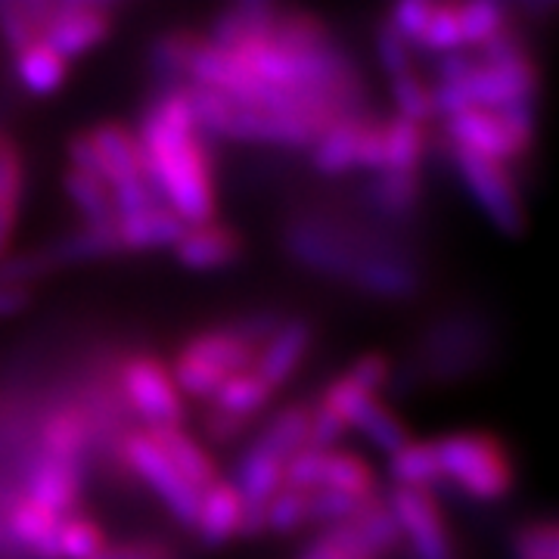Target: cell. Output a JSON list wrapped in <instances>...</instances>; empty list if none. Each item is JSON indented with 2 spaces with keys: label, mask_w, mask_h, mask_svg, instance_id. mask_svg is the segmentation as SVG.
<instances>
[{
  "label": "cell",
  "mask_w": 559,
  "mask_h": 559,
  "mask_svg": "<svg viewBox=\"0 0 559 559\" xmlns=\"http://www.w3.org/2000/svg\"><path fill=\"white\" fill-rule=\"evenodd\" d=\"M143 171L156 197L187 227L215 221V178L183 87H171L143 109L138 124Z\"/></svg>",
  "instance_id": "cell-1"
},
{
  "label": "cell",
  "mask_w": 559,
  "mask_h": 559,
  "mask_svg": "<svg viewBox=\"0 0 559 559\" xmlns=\"http://www.w3.org/2000/svg\"><path fill=\"white\" fill-rule=\"evenodd\" d=\"M286 246L308 267L333 274V277L355 280L358 286L389 296V299H407L419 286V274L399 255L385 252H358V242L342 237L340 230L320 227V224H296L286 234Z\"/></svg>",
  "instance_id": "cell-2"
},
{
  "label": "cell",
  "mask_w": 559,
  "mask_h": 559,
  "mask_svg": "<svg viewBox=\"0 0 559 559\" xmlns=\"http://www.w3.org/2000/svg\"><path fill=\"white\" fill-rule=\"evenodd\" d=\"M441 479L454 481L466 498L500 500L513 488V463L507 448L488 432H454L432 441Z\"/></svg>",
  "instance_id": "cell-3"
},
{
  "label": "cell",
  "mask_w": 559,
  "mask_h": 559,
  "mask_svg": "<svg viewBox=\"0 0 559 559\" xmlns=\"http://www.w3.org/2000/svg\"><path fill=\"white\" fill-rule=\"evenodd\" d=\"M448 156L457 168L463 187L469 190V197L479 202V209L488 215V221L510 234V237H520L522 227H525V212H522L520 193H516V183L510 178L507 165H498L491 159H481L469 150H460L454 143H448Z\"/></svg>",
  "instance_id": "cell-4"
},
{
  "label": "cell",
  "mask_w": 559,
  "mask_h": 559,
  "mask_svg": "<svg viewBox=\"0 0 559 559\" xmlns=\"http://www.w3.org/2000/svg\"><path fill=\"white\" fill-rule=\"evenodd\" d=\"M119 460L138 473L140 479L146 481L162 503L168 507V513L180 522V525H197V513H200V495L180 479L178 469L171 466V460L159 451V444L150 439L146 432H124L119 441Z\"/></svg>",
  "instance_id": "cell-5"
},
{
  "label": "cell",
  "mask_w": 559,
  "mask_h": 559,
  "mask_svg": "<svg viewBox=\"0 0 559 559\" xmlns=\"http://www.w3.org/2000/svg\"><path fill=\"white\" fill-rule=\"evenodd\" d=\"M121 395L134 407V414L143 417L150 429L162 426H175L180 429L183 407H180L178 389L168 377V370L162 367V360L153 355H131L121 360L119 367Z\"/></svg>",
  "instance_id": "cell-6"
},
{
  "label": "cell",
  "mask_w": 559,
  "mask_h": 559,
  "mask_svg": "<svg viewBox=\"0 0 559 559\" xmlns=\"http://www.w3.org/2000/svg\"><path fill=\"white\" fill-rule=\"evenodd\" d=\"M318 404L330 407V411L345 423V429L355 426L358 432H364V436L373 441L380 451H385L389 457L411 441L404 423H401L385 404H380L377 395L360 392L358 385H352L345 377L330 382V385L323 389V395H320Z\"/></svg>",
  "instance_id": "cell-7"
},
{
  "label": "cell",
  "mask_w": 559,
  "mask_h": 559,
  "mask_svg": "<svg viewBox=\"0 0 559 559\" xmlns=\"http://www.w3.org/2000/svg\"><path fill=\"white\" fill-rule=\"evenodd\" d=\"M109 32H112V7L109 3L66 0V3H53V13L47 20L40 40L60 60H72V57H81L103 44L109 38Z\"/></svg>",
  "instance_id": "cell-8"
},
{
  "label": "cell",
  "mask_w": 559,
  "mask_h": 559,
  "mask_svg": "<svg viewBox=\"0 0 559 559\" xmlns=\"http://www.w3.org/2000/svg\"><path fill=\"white\" fill-rule=\"evenodd\" d=\"M389 510L399 522L401 535H407L414 547V559H457L448 525L432 491L395 488L389 498Z\"/></svg>",
  "instance_id": "cell-9"
},
{
  "label": "cell",
  "mask_w": 559,
  "mask_h": 559,
  "mask_svg": "<svg viewBox=\"0 0 559 559\" xmlns=\"http://www.w3.org/2000/svg\"><path fill=\"white\" fill-rule=\"evenodd\" d=\"M444 134H448V143H454L460 150H469L481 159L498 162L507 168H510V162L528 156L513 140L510 128L503 124L498 112H485V109L457 112V116L444 119Z\"/></svg>",
  "instance_id": "cell-10"
},
{
  "label": "cell",
  "mask_w": 559,
  "mask_h": 559,
  "mask_svg": "<svg viewBox=\"0 0 559 559\" xmlns=\"http://www.w3.org/2000/svg\"><path fill=\"white\" fill-rule=\"evenodd\" d=\"M81 488H84V463L53 460L38 454L25 476V500L38 503L40 510L53 516H72L79 507Z\"/></svg>",
  "instance_id": "cell-11"
},
{
  "label": "cell",
  "mask_w": 559,
  "mask_h": 559,
  "mask_svg": "<svg viewBox=\"0 0 559 559\" xmlns=\"http://www.w3.org/2000/svg\"><path fill=\"white\" fill-rule=\"evenodd\" d=\"M97 439L91 411L81 404H62L50 411L38 429V444L44 457L69 460V463H84L87 451Z\"/></svg>",
  "instance_id": "cell-12"
},
{
  "label": "cell",
  "mask_w": 559,
  "mask_h": 559,
  "mask_svg": "<svg viewBox=\"0 0 559 559\" xmlns=\"http://www.w3.org/2000/svg\"><path fill=\"white\" fill-rule=\"evenodd\" d=\"M314 340V330L308 320H283L277 333L264 342L259 348V360H255V377H259L271 392L286 385L293 380V373L299 370V364L308 355Z\"/></svg>",
  "instance_id": "cell-13"
},
{
  "label": "cell",
  "mask_w": 559,
  "mask_h": 559,
  "mask_svg": "<svg viewBox=\"0 0 559 559\" xmlns=\"http://www.w3.org/2000/svg\"><path fill=\"white\" fill-rule=\"evenodd\" d=\"M175 252H178L180 264L190 271H218V267H227L240 259L242 240L240 234L230 230L227 224L209 221L200 227H187Z\"/></svg>",
  "instance_id": "cell-14"
},
{
  "label": "cell",
  "mask_w": 559,
  "mask_h": 559,
  "mask_svg": "<svg viewBox=\"0 0 559 559\" xmlns=\"http://www.w3.org/2000/svg\"><path fill=\"white\" fill-rule=\"evenodd\" d=\"M183 234H187V224L165 205H153V209L116 218V237L121 249L128 252L168 249V246H178Z\"/></svg>",
  "instance_id": "cell-15"
},
{
  "label": "cell",
  "mask_w": 559,
  "mask_h": 559,
  "mask_svg": "<svg viewBox=\"0 0 559 559\" xmlns=\"http://www.w3.org/2000/svg\"><path fill=\"white\" fill-rule=\"evenodd\" d=\"M180 355H190V358L202 360L209 367L221 370L224 377H234V373H246L255 367L259 360V345L246 342L230 326H221V330H205L197 333L193 340L180 348Z\"/></svg>",
  "instance_id": "cell-16"
},
{
  "label": "cell",
  "mask_w": 559,
  "mask_h": 559,
  "mask_svg": "<svg viewBox=\"0 0 559 559\" xmlns=\"http://www.w3.org/2000/svg\"><path fill=\"white\" fill-rule=\"evenodd\" d=\"M60 516L40 510L38 503L20 498L7 513V528L13 544L25 547L38 559H60Z\"/></svg>",
  "instance_id": "cell-17"
},
{
  "label": "cell",
  "mask_w": 559,
  "mask_h": 559,
  "mask_svg": "<svg viewBox=\"0 0 559 559\" xmlns=\"http://www.w3.org/2000/svg\"><path fill=\"white\" fill-rule=\"evenodd\" d=\"M146 436L159 444L162 454L171 460L180 479L187 481L197 495L218 481V469H215L212 457L187 432H180L175 426H162V429H146Z\"/></svg>",
  "instance_id": "cell-18"
},
{
  "label": "cell",
  "mask_w": 559,
  "mask_h": 559,
  "mask_svg": "<svg viewBox=\"0 0 559 559\" xmlns=\"http://www.w3.org/2000/svg\"><path fill=\"white\" fill-rule=\"evenodd\" d=\"M242 500L230 481H215L200 495V513H197V532L209 547H221L224 540L240 535Z\"/></svg>",
  "instance_id": "cell-19"
},
{
  "label": "cell",
  "mask_w": 559,
  "mask_h": 559,
  "mask_svg": "<svg viewBox=\"0 0 559 559\" xmlns=\"http://www.w3.org/2000/svg\"><path fill=\"white\" fill-rule=\"evenodd\" d=\"M364 121L367 112L360 116H345V119L333 121L318 143L311 146L314 150V168L326 178H340L358 168V140L364 131Z\"/></svg>",
  "instance_id": "cell-20"
},
{
  "label": "cell",
  "mask_w": 559,
  "mask_h": 559,
  "mask_svg": "<svg viewBox=\"0 0 559 559\" xmlns=\"http://www.w3.org/2000/svg\"><path fill=\"white\" fill-rule=\"evenodd\" d=\"M44 252L60 267V264H72V261L109 259V255L121 252V246L116 237V224H81L79 230L50 242Z\"/></svg>",
  "instance_id": "cell-21"
},
{
  "label": "cell",
  "mask_w": 559,
  "mask_h": 559,
  "mask_svg": "<svg viewBox=\"0 0 559 559\" xmlns=\"http://www.w3.org/2000/svg\"><path fill=\"white\" fill-rule=\"evenodd\" d=\"M22 180H25V168H22L20 150L7 131H0V259L7 255V246L16 230Z\"/></svg>",
  "instance_id": "cell-22"
},
{
  "label": "cell",
  "mask_w": 559,
  "mask_h": 559,
  "mask_svg": "<svg viewBox=\"0 0 559 559\" xmlns=\"http://www.w3.org/2000/svg\"><path fill=\"white\" fill-rule=\"evenodd\" d=\"M308 429H311V404L308 401L289 404L286 411H280L277 417L261 429L255 448L286 463L296 451L308 444Z\"/></svg>",
  "instance_id": "cell-23"
},
{
  "label": "cell",
  "mask_w": 559,
  "mask_h": 559,
  "mask_svg": "<svg viewBox=\"0 0 559 559\" xmlns=\"http://www.w3.org/2000/svg\"><path fill=\"white\" fill-rule=\"evenodd\" d=\"M320 488H330V491H340V495L358 500H370L380 495L373 469L367 466V460H360L352 451H326L323 454Z\"/></svg>",
  "instance_id": "cell-24"
},
{
  "label": "cell",
  "mask_w": 559,
  "mask_h": 559,
  "mask_svg": "<svg viewBox=\"0 0 559 559\" xmlns=\"http://www.w3.org/2000/svg\"><path fill=\"white\" fill-rule=\"evenodd\" d=\"M389 476L395 488H411V491H429L432 485H439L441 469L432 441H407L389 457Z\"/></svg>",
  "instance_id": "cell-25"
},
{
  "label": "cell",
  "mask_w": 559,
  "mask_h": 559,
  "mask_svg": "<svg viewBox=\"0 0 559 559\" xmlns=\"http://www.w3.org/2000/svg\"><path fill=\"white\" fill-rule=\"evenodd\" d=\"M426 124L407 121L395 116L385 121V168L382 171H401V175H419V162L426 156Z\"/></svg>",
  "instance_id": "cell-26"
},
{
  "label": "cell",
  "mask_w": 559,
  "mask_h": 559,
  "mask_svg": "<svg viewBox=\"0 0 559 559\" xmlns=\"http://www.w3.org/2000/svg\"><path fill=\"white\" fill-rule=\"evenodd\" d=\"M50 13L53 3H0V38L13 53H22L25 47L44 38Z\"/></svg>",
  "instance_id": "cell-27"
},
{
  "label": "cell",
  "mask_w": 559,
  "mask_h": 559,
  "mask_svg": "<svg viewBox=\"0 0 559 559\" xmlns=\"http://www.w3.org/2000/svg\"><path fill=\"white\" fill-rule=\"evenodd\" d=\"M62 187H66V197L72 200V205L79 209L84 224H116V205L100 178L69 165V171L62 175Z\"/></svg>",
  "instance_id": "cell-28"
},
{
  "label": "cell",
  "mask_w": 559,
  "mask_h": 559,
  "mask_svg": "<svg viewBox=\"0 0 559 559\" xmlns=\"http://www.w3.org/2000/svg\"><path fill=\"white\" fill-rule=\"evenodd\" d=\"M16 75L25 84V91H32L35 97H47L57 94L66 81V60H60L44 40L25 47L16 53Z\"/></svg>",
  "instance_id": "cell-29"
},
{
  "label": "cell",
  "mask_w": 559,
  "mask_h": 559,
  "mask_svg": "<svg viewBox=\"0 0 559 559\" xmlns=\"http://www.w3.org/2000/svg\"><path fill=\"white\" fill-rule=\"evenodd\" d=\"M271 395L274 392L255 377V370H246V373H234L221 382V389L215 392V407L224 414H234V417L252 419L271 401Z\"/></svg>",
  "instance_id": "cell-30"
},
{
  "label": "cell",
  "mask_w": 559,
  "mask_h": 559,
  "mask_svg": "<svg viewBox=\"0 0 559 559\" xmlns=\"http://www.w3.org/2000/svg\"><path fill=\"white\" fill-rule=\"evenodd\" d=\"M367 197L385 218H404L419 202V175L380 171L373 183L367 187Z\"/></svg>",
  "instance_id": "cell-31"
},
{
  "label": "cell",
  "mask_w": 559,
  "mask_h": 559,
  "mask_svg": "<svg viewBox=\"0 0 559 559\" xmlns=\"http://www.w3.org/2000/svg\"><path fill=\"white\" fill-rule=\"evenodd\" d=\"M202 38H197L193 32H165L162 38L153 40V50H150V60L156 75L165 79H187V69L193 53L200 50Z\"/></svg>",
  "instance_id": "cell-32"
},
{
  "label": "cell",
  "mask_w": 559,
  "mask_h": 559,
  "mask_svg": "<svg viewBox=\"0 0 559 559\" xmlns=\"http://www.w3.org/2000/svg\"><path fill=\"white\" fill-rule=\"evenodd\" d=\"M460 35L463 44L481 47L485 40H491L500 28H507V10L495 0H476V3H457Z\"/></svg>",
  "instance_id": "cell-33"
},
{
  "label": "cell",
  "mask_w": 559,
  "mask_h": 559,
  "mask_svg": "<svg viewBox=\"0 0 559 559\" xmlns=\"http://www.w3.org/2000/svg\"><path fill=\"white\" fill-rule=\"evenodd\" d=\"M417 44L426 53H436V57L457 53L460 47H463L457 3H439V7L432 3V16L426 22V28H423Z\"/></svg>",
  "instance_id": "cell-34"
},
{
  "label": "cell",
  "mask_w": 559,
  "mask_h": 559,
  "mask_svg": "<svg viewBox=\"0 0 559 559\" xmlns=\"http://www.w3.org/2000/svg\"><path fill=\"white\" fill-rule=\"evenodd\" d=\"M106 547V535L87 516H66L60 522V559H94Z\"/></svg>",
  "instance_id": "cell-35"
},
{
  "label": "cell",
  "mask_w": 559,
  "mask_h": 559,
  "mask_svg": "<svg viewBox=\"0 0 559 559\" xmlns=\"http://www.w3.org/2000/svg\"><path fill=\"white\" fill-rule=\"evenodd\" d=\"M308 522V491H296V488H280L274 498L264 507V528L277 532V535H289Z\"/></svg>",
  "instance_id": "cell-36"
},
{
  "label": "cell",
  "mask_w": 559,
  "mask_h": 559,
  "mask_svg": "<svg viewBox=\"0 0 559 559\" xmlns=\"http://www.w3.org/2000/svg\"><path fill=\"white\" fill-rule=\"evenodd\" d=\"M392 97H395L401 119L417 121V124H426V121L436 119L432 94H429V87L414 72H407V75L392 81Z\"/></svg>",
  "instance_id": "cell-37"
},
{
  "label": "cell",
  "mask_w": 559,
  "mask_h": 559,
  "mask_svg": "<svg viewBox=\"0 0 559 559\" xmlns=\"http://www.w3.org/2000/svg\"><path fill=\"white\" fill-rule=\"evenodd\" d=\"M224 380L227 377L221 370L190 358V355H178V360H175V385L183 389L187 395H193V399H215V392H218Z\"/></svg>",
  "instance_id": "cell-38"
},
{
  "label": "cell",
  "mask_w": 559,
  "mask_h": 559,
  "mask_svg": "<svg viewBox=\"0 0 559 559\" xmlns=\"http://www.w3.org/2000/svg\"><path fill=\"white\" fill-rule=\"evenodd\" d=\"M516 559H559V532L550 520L528 522L513 535Z\"/></svg>",
  "instance_id": "cell-39"
},
{
  "label": "cell",
  "mask_w": 559,
  "mask_h": 559,
  "mask_svg": "<svg viewBox=\"0 0 559 559\" xmlns=\"http://www.w3.org/2000/svg\"><path fill=\"white\" fill-rule=\"evenodd\" d=\"M367 500L348 498L340 491H330V488H318V491H308V522H323V525H340L358 516V510Z\"/></svg>",
  "instance_id": "cell-40"
},
{
  "label": "cell",
  "mask_w": 559,
  "mask_h": 559,
  "mask_svg": "<svg viewBox=\"0 0 559 559\" xmlns=\"http://www.w3.org/2000/svg\"><path fill=\"white\" fill-rule=\"evenodd\" d=\"M50 271H57V264L50 255L38 249V252H22V255H3L0 259V286L10 289H25V283L47 277Z\"/></svg>",
  "instance_id": "cell-41"
},
{
  "label": "cell",
  "mask_w": 559,
  "mask_h": 559,
  "mask_svg": "<svg viewBox=\"0 0 559 559\" xmlns=\"http://www.w3.org/2000/svg\"><path fill=\"white\" fill-rule=\"evenodd\" d=\"M377 53H380L385 75L392 81L401 79V75H407V72H414V66H411V50H407V44L399 38V32L389 25V20L377 28Z\"/></svg>",
  "instance_id": "cell-42"
},
{
  "label": "cell",
  "mask_w": 559,
  "mask_h": 559,
  "mask_svg": "<svg viewBox=\"0 0 559 559\" xmlns=\"http://www.w3.org/2000/svg\"><path fill=\"white\" fill-rule=\"evenodd\" d=\"M342 377L352 382V385H358L360 392L377 395L382 385L389 382L392 373H389V360L382 358V355H364V358L355 360Z\"/></svg>",
  "instance_id": "cell-43"
},
{
  "label": "cell",
  "mask_w": 559,
  "mask_h": 559,
  "mask_svg": "<svg viewBox=\"0 0 559 559\" xmlns=\"http://www.w3.org/2000/svg\"><path fill=\"white\" fill-rule=\"evenodd\" d=\"M429 16H432V3H426V0H407V3H399L392 10L389 25L399 32V38L404 44H411V40H419Z\"/></svg>",
  "instance_id": "cell-44"
},
{
  "label": "cell",
  "mask_w": 559,
  "mask_h": 559,
  "mask_svg": "<svg viewBox=\"0 0 559 559\" xmlns=\"http://www.w3.org/2000/svg\"><path fill=\"white\" fill-rule=\"evenodd\" d=\"M342 432H345V423H342L330 407L314 404V407H311V429H308V444H305V448L330 451V448H336V441L342 439Z\"/></svg>",
  "instance_id": "cell-45"
},
{
  "label": "cell",
  "mask_w": 559,
  "mask_h": 559,
  "mask_svg": "<svg viewBox=\"0 0 559 559\" xmlns=\"http://www.w3.org/2000/svg\"><path fill=\"white\" fill-rule=\"evenodd\" d=\"M94 559H180L175 547H168L165 540H128L116 547H103Z\"/></svg>",
  "instance_id": "cell-46"
},
{
  "label": "cell",
  "mask_w": 559,
  "mask_h": 559,
  "mask_svg": "<svg viewBox=\"0 0 559 559\" xmlns=\"http://www.w3.org/2000/svg\"><path fill=\"white\" fill-rule=\"evenodd\" d=\"M249 423H252V419L234 417V414H224V411L215 407V411L205 417V436L215 441V444H234V441L240 439L242 432L249 429Z\"/></svg>",
  "instance_id": "cell-47"
},
{
  "label": "cell",
  "mask_w": 559,
  "mask_h": 559,
  "mask_svg": "<svg viewBox=\"0 0 559 559\" xmlns=\"http://www.w3.org/2000/svg\"><path fill=\"white\" fill-rule=\"evenodd\" d=\"M28 301H32V293H28V289H10V286H0V318H13V314H20Z\"/></svg>",
  "instance_id": "cell-48"
},
{
  "label": "cell",
  "mask_w": 559,
  "mask_h": 559,
  "mask_svg": "<svg viewBox=\"0 0 559 559\" xmlns=\"http://www.w3.org/2000/svg\"><path fill=\"white\" fill-rule=\"evenodd\" d=\"M323 540H326V550H330V557L326 559H364V557H352V554H342L340 547L330 540V535H326V532H323Z\"/></svg>",
  "instance_id": "cell-49"
}]
</instances>
